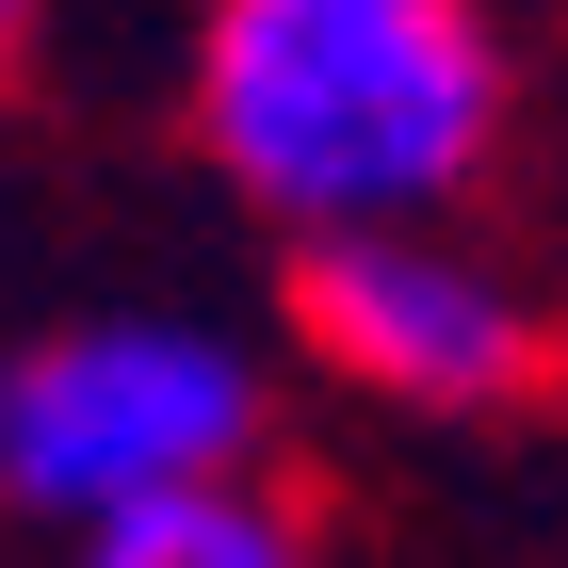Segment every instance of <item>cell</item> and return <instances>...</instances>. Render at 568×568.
<instances>
[{"label":"cell","instance_id":"3","mask_svg":"<svg viewBox=\"0 0 568 568\" xmlns=\"http://www.w3.org/2000/svg\"><path fill=\"white\" fill-rule=\"evenodd\" d=\"M293 342L390 423H536L568 390V308L471 212L293 244Z\"/></svg>","mask_w":568,"mask_h":568},{"label":"cell","instance_id":"4","mask_svg":"<svg viewBox=\"0 0 568 568\" xmlns=\"http://www.w3.org/2000/svg\"><path fill=\"white\" fill-rule=\"evenodd\" d=\"M65 568H325V520L276 471H212V487L131 504V520H82Z\"/></svg>","mask_w":568,"mask_h":568},{"label":"cell","instance_id":"5","mask_svg":"<svg viewBox=\"0 0 568 568\" xmlns=\"http://www.w3.org/2000/svg\"><path fill=\"white\" fill-rule=\"evenodd\" d=\"M33 49H49V0H0V98L33 82Z\"/></svg>","mask_w":568,"mask_h":568},{"label":"cell","instance_id":"1","mask_svg":"<svg viewBox=\"0 0 568 568\" xmlns=\"http://www.w3.org/2000/svg\"><path fill=\"white\" fill-rule=\"evenodd\" d=\"M179 131L276 244L423 227L520 146V33L504 0H195Z\"/></svg>","mask_w":568,"mask_h":568},{"label":"cell","instance_id":"2","mask_svg":"<svg viewBox=\"0 0 568 568\" xmlns=\"http://www.w3.org/2000/svg\"><path fill=\"white\" fill-rule=\"evenodd\" d=\"M261 438H276V374L212 308H65L0 357V504L49 536L261 471Z\"/></svg>","mask_w":568,"mask_h":568}]
</instances>
